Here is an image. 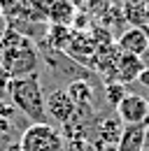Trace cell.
<instances>
[{
  "label": "cell",
  "instance_id": "4",
  "mask_svg": "<svg viewBox=\"0 0 149 151\" xmlns=\"http://www.w3.org/2000/svg\"><path fill=\"white\" fill-rule=\"evenodd\" d=\"M114 109H116V116L121 119L124 126L145 123L149 119V100L140 93H126Z\"/></svg>",
  "mask_w": 149,
  "mask_h": 151
},
{
  "label": "cell",
  "instance_id": "9",
  "mask_svg": "<svg viewBox=\"0 0 149 151\" xmlns=\"http://www.w3.org/2000/svg\"><path fill=\"white\" fill-rule=\"evenodd\" d=\"M145 123H135V126H124L116 151H145Z\"/></svg>",
  "mask_w": 149,
  "mask_h": 151
},
{
  "label": "cell",
  "instance_id": "7",
  "mask_svg": "<svg viewBox=\"0 0 149 151\" xmlns=\"http://www.w3.org/2000/svg\"><path fill=\"white\" fill-rule=\"evenodd\" d=\"M114 44L121 54H130V56H145L149 51L147 33H145V28H137V26H130L128 30H124Z\"/></svg>",
  "mask_w": 149,
  "mask_h": 151
},
{
  "label": "cell",
  "instance_id": "10",
  "mask_svg": "<svg viewBox=\"0 0 149 151\" xmlns=\"http://www.w3.org/2000/svg\"><path fill=\"white\" fill-rule=\"evenodd\" d=\"M126 19L137 28L149 26V0H128L126 2Z\"/></svg>",
  "mask_w": 149,
  "mask_h": 151
},
{
  "label": "cell",
  "instance_id": "13",
  "mask_svg": "<svg viewBox=\"0 0 149 151\" xmlns=\"http://www.w3.org/2000/svg\"><path fill=\"white\" fill-rule=\"evenodd\" d=\"M9 132H12V119L0 116V137H7Z\"/></svg>",
  "mask_w": 149,
  "mask_h": 151
},
{
  "label": "cell",
  "instance_id": "2",
  "mask_svg": "<svg viewBox=\"0 0 149 151\" xmlns=\"http://www.w3.org/2000/svg\"><path fill=\"white\" fill-rule=\"evenodd\" d=\"M7 98H9V102L19 112L26 114L33 123H42L44 121V116H47V112H44V93H42L37 72L12 79Z\"/></svg>",
  "mask_w": 149,
  "mask_h": 151
},
{
  "label": "cell",
  "instance_id": "5",
  "mask_svg": "<svg viewBox=\"0 0 149 151\" xmlns=\"http://www.w3.org/2000/svg\"><path fill=\"white\" fill-rule=\"evenodd\" d=\"M44 112H47V116H51L56 123L65 126L77 116V107H74L72 98L68 95L65 88H56V91H51L44 98Z\"/></svg>",
  "mask_w": 149,
  "mask_h": 151
},
{
  "label": "cell",
  "instance_id": "17",
  "mask_svg": "<svg viewBox=\"0 0 149 151\" xmlns=\"http://www.w3.org/2000/svg\"><path fill=\"white\" fill-rule=\"evenodd\" d=\"M145 33H147V40H149V26H145Z\"/></svg>",
  "mask_w": 149,
  "mask_h": 151
},
{
  "label": "cell",
  "instance_id": "15",
  "mask_svg": "<svg viewBox=\"0 0 149 151\" xmlns=\"http://www.w3.org/2000/svg\"><path fill=\"white\" fill-rule=\"evenodd\" d=\"M145 126H147V132H145V151H149V119L145 121Z\"/></svg>",
  "mask_w": 149,
  "mask_h": 151
},
{
  "label": "cell",
  "instance_id": "1",
  "mask_svg": "<svg viewBox=\"0 0 149 151\" xmlns=\"http://www.w3.org/2000/svg\"><path fill=\"white\" fill-rule=\"evenodd\" d=\"M40 56H37L35 44L23 35L7 33L2 40V49H0V70H5L12 79L26 75H35Z\"/></svg>",
  "mask_w": 149,
  "mask_h": 151
},
{
  "label": "cell",
  "instance_id": "14",
  "mask_svg": "<svg viewBox=\"0 0 149 151\" xmlns=\"http://www.w3.org/2000/svg\"><path fill=\"white\" fill-rule=\"evenodd\" d=\"M137 84H142L145 88H149V65L140 72V77H137Z\"/></svg>",
  "mask_w": 149,
  "mask_h": 151
},
{
  "label": "cell",
  "instance_id": "11",
  "mask_svg": "<svg viewBox=\"0 0 149 151\" xmlns=\"http://www.w3.org/2000/svg\"><path fill=\"white\" fill-rule=\"evenodd\" d=\"M72 5L70 2H65V0H58V2H54L51 7H49V17L54 19L56 26H68L70 21H72Z\"/></svg>",
  "mask_w": 149,
  "mask_h": 151
},
{
  "label": "cell",
  "instance_id": "6",
  "mask_svg": "<svg viewBox=\"0 0 149 151\" xmlns=\"http://www.w3.org/2000/svg\"><path fill=\"white\" fill-rule=\"evenodd\" d=\"M145 60L142 56H130V54H119L116 63H114V70H112V79L110 81H119V84H130V81H137L140 72L145 70Z\"/></svg>",
  "mask_w": 149,
  "mask_h": 151
},
{
  "label": "cell",
  "instance_id": "8",
  "mask_svg": "<svg viewBox=\"0 0 149 151\" xmlns=\"http://www.w3.org/2000/svg\"><path fill=\"white\" fill-rule=\"evenodd\" d=\"M68 95L72 98L74 107H77V112H89L93 107V86L86 81V79H72L70 84H68Z\"/></svg>",
  "mask_w": 149,
  "mask_h": 151
},
{
  "label": "cell",
  "instance_id": "12",
  "mask_svg": "<svg viewBox=\"0 0 149 151\" xmlns=\"http://www.w3.org/2000/svg\"><path fill=\"white\" fill-rule=\"evenodd\" d=\"M105 95H107V102H110L112 107H116V105L121 102V98L126 95V86L119 84V81H107V86H105Z\"/></svg>",
  "mask_w": 149,
  "mask_h": 151
},
{
  "label": "cell",
  "instance_id": "3",
  "mask_svg": "<svg viewBox=\"0 0 149 151\" xmlns=\"http://www.w3.org/2000/svg\"><path fill=\"white\" fill-rule=\"evenodd\" d=\"M19 147L21 151H65V137L58 128L42 121L28 126L21 132Z\"/></svg>",
  "mask_w": 149,
  "mask_h": 151
},
{
  "label": "cell",
  "instance_id": "16",
  "mask_svg": "<svg viewBox=\"0 0 149 151\" xmlns=\"http://www.w3.org/2000/svg\"><path fill=\"white\" fill-rule=\"evenodd\" d=\"M5 151H21V147H19V142H12V144H9Z\"/></svg>",
  "mask_w": 149,
  "mask_h": 151
}]
</instances>
